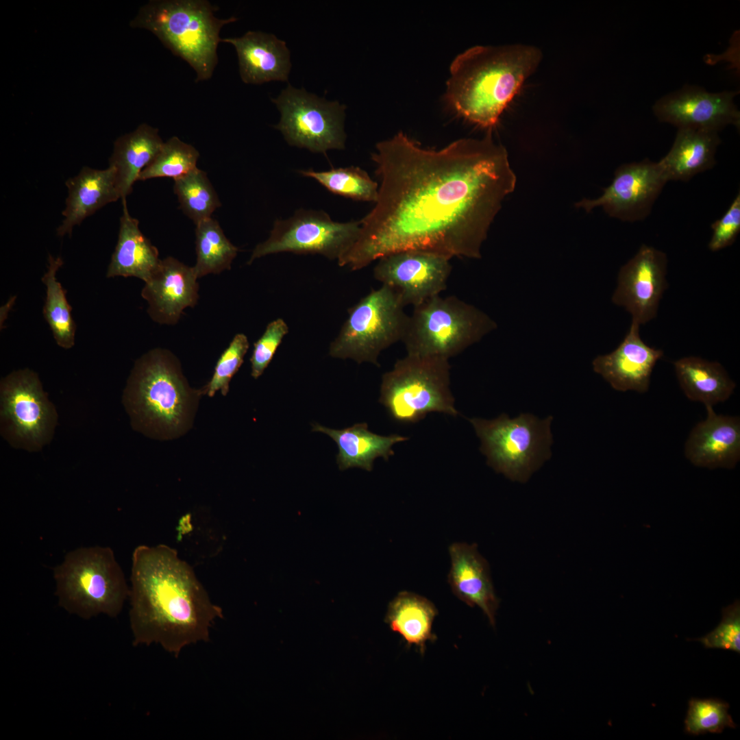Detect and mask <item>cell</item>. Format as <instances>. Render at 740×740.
Instances as JSON below:
<instances>
[{
	"label": "cell",
	"instance_id": "12",
	"mask_svg": "<svg viewBox=\"0 0 740 740\" xmlns=\"http://www.w3.org/2000/svg\"><path fill=\"white\" fill-rule=\"evenodd\" d=\"M360 225V220L338 222L323 210L300 208L288 219L275 220L269 238L255 247L247 263L282 252L338 260L356 242Z\"/></svg>",
	"mask_w": 740,
	"mask_h": 740
},
{
	"label": "cell",
	"instance_id": "30",
	"mask_svg": "<svg viewBox=\"0 0 740 740\" xmlns=\"http://www.w3.org/2000/svg\"><path fill=\"white\" fill-rule=\"evenodd\" d=\"M63 263L61 258L49 256L48 269L41 278L46 286L43 315L57 345L70 349L75 345L76 325L65 291L56 279V273Z\"/></svg>",
	"mask_w": 740,
	"mask_h": 740
},
{
	"label": "cell",
	"instance_id": "3",
	"mask_svg": "<svg viewBox=\"0 0 740 740\" xmlns=\"http://www.w3.org/2000/svg\"><path fill=\"white\" fill-rule=\"evenodd\" d=\"M541 57L522 44L469 48L451 64L445 99L467 120L491 129Z\"/></svg>",
	"mask_w": 740,
	"mask_h": 740
},
{
	"label": "cell",
	"instance_id": "34",
	"mask_svg": "<svg viewBox=\"0 0 740 740\" xmlns=\"http://www.w3.org/2000/svg\"><path fill=\"white\" fill-rule=\"evenodd\" d=\"M199 153L177 136L164 142L153 160L140 173L138 180L156 177H181L195 168Z\"/></svg>",
	"mask_w": 740,
	"mask_h": 740
},
{
	"label": "cell",
	"instance_id": "4",
	"mask_svg": "<svg viewBox=\"0 0 740 740\" xmlns=\"http://www.w3.org/2000/svg\"><path fill=\"white\" fill-rule=\"evenodd\" d=\"M195 393L176 358L157 348L136 361L123 402L134 429L151 437H164L185 427Z\"/></svg>",
	"mask_w": 740,
	"mask_h": 740
},
{
	"label": "cell",
	"instance_id": "19",
	"mask_svg": "<svg viewBox=\"0 0 740 740\" xmlns=\"http://www.w3.org/2000/svg\"><path fill=\"white\" fill-rule=\"evenodd\" d=\"M639 327L632 321L619 346L608 354L597 356L592 362L593 371L615 390L647 392L653 369L663 356L661 349L650 347L643 341Z\"/></svg>",
	"mask_w": 740,
	"mask_h": 740
},
{
	"label": "cell",
	"instance_id": "8",
	"mask_svg": "<svg viewBox=\"0 0 740 740\" xmlns=\"http://www.w3.org/2000/svg\"><path fill=\"white\" fill-rule=\"evenodd\" d=\"M448 360L407 354L382 375L379 402L394 420L415 423L432 412L458 415Z\"/></svg>",
	"mask_w": 740,
	"mask_h": 740
},
{
	"label": "cell",
	"instance_id": "7",
	"mask_svg": "<svg viewBox=\"0 0 740 740\" xmlns=\"http://www.w3.org/2000/svg\"><path fill=\"white\" fill-rule=\"evenodd\" d=\"M486 313L455 296L414 307L402 340L407 354L449 360L496 329Z\"/></svg>",
	"mask_w": 740,
	"mask_h": 740
},
{
	"label": "cell",
	"instance_id": "1",
	"mask_svg": "<svg viewBox=\"0 0 740 740\" xmlns=\"http://www.w3.org/2000/svg\"><path fill=\"white\" fill-rule=\"evenodd\" d=\"M375 149L378 199L338 265L358 271L406 250L481 258L490 225L515 187L504 147L487 134L428 149L399 132Z\"/></svg>",
	"mask_w": 740,
	"mask_h": 740
},
{
	"label": "cell",
	"instance_id": "24",
	"mask_svg": "<svg viewBox=\"0 0 740 740\" xmlns=\"http://www.w3.org/2000/svg\"><path fill=\"white\" fill-rule=\"evenodd\" d=\"M312 431L324 433L336 443L338 453L336 463L341 470L358 467L368 471L373 469L378 457L388 460L393 456L392 447L408 439L399 434L381 436L368 429L366 423H356L342 430L331 429L319 423L312 424Z\"/></svg>",
	"mask_w": 740,
	"mask_h": 740
},
{
	"label": "cell",
	"instance_id": "20",
	"mask_svg": "<svg viewBox=\"0 0 740 740\" xmlns=\"http://www.w3.org/2000/svg\"><path fill=\"white\" fill-rule=\"evenodd\" d=\"M707 417L691 430L684 453L698 467L732 469L740 458V421L737 417L717 415L706 406Z\"/></svg>",
	"mask_w": 740,
	"mask_h": 740
},
{
	"label": "cell",
	"instance_id": "32",
	"mask_svg": "<svg viewBox=\"0 0 740 740\" xmlns=\"http://www.w3.org/2000/svg\"><path fill=\"white\" fill-rule=\"evenodd\" d=\"M299 173L315 180L333 194L356 201L375 203L379 184L357 166L333 168L328 171L301 170Z\"/></svg>",
	"mask_w": 740,
	"mask_h": 740
},
{
	"label": "cell",
	"instance_id": "39",
	"mask_svg": "<svg viewBox=\"0 0 740 740\" xmlns=\"http://www.w3.org/2000/svg\"><path fill=\"white\" fill-rule=\"evenodd\" d=\"M713 234L708 243L712 251L724 249L735 241L740 232V193L736 195L726 212L711 225Z\"/></svg>",
	"mask_w": 740,
	"mask_h": 740
},
{
	"label": "cell",
	"instance_id": "29",
	"mask_svg": "<svg viewBox=\"0 0 740 740\" xmlns=\"http://www.w3.org/2000/svg\"><path fill=\"white\" fill-rule=\"evenodd\" d=\"M437 614L436 608L429 600L402 591L389 603L385 621L408 645L417 646L423 654L427 641L436 639L432 628Z\"/></svg>",
	"mask_w": 740,
	"mask_h": 740
},
{
	"label": "cell",
	"instance_id": "37",
	"mask_svg": "<svg viewBox=\"0 0 740 740\" xmlns=\"http://www.w3.org/2000/svg\"><path fill=\"white\" fill-rule=\"evenodd\" d=\"M719 624L703 637L695 639L706 648L729 650L740 652V603L735 602L722 608Z\"/></svg>",
	"mask_w": 740,
	"mask_h": 740
},
{
	"label": "cell",
	"instance_id": "31",
	"mask_svg": "<svg viewBox=\"0 0 740 740\" xmlns=\"http://www.w3.org/2000/svg\"><path fill=\"white\" fill-rule=\"evenodd\" d=\"M195 225L197 261L194 269L198 278L230 269L238 248L225 236L218 221L210 217Z\"/></svg>",
	"mask_w": 740,
	"mask_h": 740
},
{
	"label": "cell",
	"instance_id": "10",
	"mask_svg": "<svg viewBox=\"0 0 740 740\" xmlns=\"http://www.w3.org/2000/svg\"><path fill=\"white\" fill-rule=\"evenodd\" d=\"M397 294L382 285L348 309V317L330 343L329 355L379 366L383 350L402 341L409 316Z\"/></svg>",
	"mask_w": 740,
	"mask_h": 740
},
{
	"label": "cell",
	"instance_id": "2",
	"mask_svg": "<svg viewBox=\"0 0 740 740\" xmlns=\"http://www.w3.org/2000/svg\"><path fill=\"white\" fill-rule=\"evenodd\" d=\"M128 599L133 645L157 644L175 657L208 641L213 624L223 617L190 565L164 544L134 550Z\"/></svg>",
	"mask_w": 740,
	"mask_h": 740
},
{
	"label": "cell",
	"instance_id": "21",
	"mask_svg": "<svg viewBox=\"0 0 740 740\" xmlns=\"http://www.w3.org/2000/svg\"><path fill=\"white\" fill-rule=\"evenodd\" d=\"M449 553L451 568L448 582L454 594L469 606H478L494 626L499 600L487 561L475 543H454Z\"/></svg>",
	"mask_w": 740,
	"mask_h": 740
},
{
	"label": "cell",
	"instance_id": "28",
	"mask_svg": "<svg viewBox=\"0 0 740 740\" xmlns=\"http://www.w3.org/2000/svg\"><path fill=\"white\" fill-rule=\"evenodd\" d=\"M674 366L685 395L706 406L727 400L736 386L724 367L716 361L687 356L676 360Z\"/></svg>",
	"mask_w": 740,
	"mask_h": 740
},
{
	"label": "cell",
	"instance_id": "16",
	"mask_svg": "<svg viewBox=\"0 0 740 740\" xmlns=\"http://www.w3.org/2000/svg\"><path fill=\"white\" fill-rule=\"evenodd\" d=\"M667 258L662 251L642 245L618 273L612 302L623 307L632 321L645 324L656 317L661 299L667 288Z\"/></svg>",
	"mask_w": 740,
	"mask_h": 740
},
{
	"label": "cell",
	"instance_id": "18",
	"mask_svg": "<svg viewBox=\"0 0 740 740\" xmlns=\"http://www.w3.org/2000/svg\"><path fill=\"white\" fill-rule=\"evenodd\" d=\"M197 279L194 267L171 256L161 260L141 291L150 317L160 324L176 323L184 310L197 302Z\"/></svg>",
	"mask_w": 740,
	"mask_h": 740
},
{
	"label": "cell",
	"instance_id": "13",
	"mask_svg": "<svg viewBox=\"0 0 740 740\" xmlns=\"http://www.w3.org/2000/svg\"><path fill=\"white\" fill-rule=\"evenodd\" d=\"M272 101L281 114L274 127L290 145L322 153L345 148L344 105L290 84Z\"/></svg>",
	"mask_w": 740,
	"mask_h": 740
},
{
	"label": "cell",
	"instance_id": "38",
	"mask_svg": "<svg viewBox=\"0 0 740 740\" xmlns=\"http://www.w3.org/2000/svg\"><path fill=\"white\" fill-rule=\"evenodd\" d=\"M288 331L284 320L278 318L267 325L262 335L254 343L250 358L251 375L254 379L263 373Z\"/></svg>",
	"mask_w": 740,
	"mask_h": 740
},
{
	"label": "cell",
	"instance_id": "25",
	"mask_svg": "<svg viewBox=\"0 0 740 740\" xmlns=\"http://www.w3.org/2000/svg\"><path fill=\"white\" fill-rule=\"evenodd\" d=\"M122 204L117 243L106 277H136L146 282L160 262L158 250L141 232L138 219L129 213L126 199Z\"/></svg>",
	"mask_w": 740,
	"mask_h": 740
},
{
	"label": "cell",
	"instance_id": "26",
	"mask_svg": "<svg viewBox=\"0 0 740 740\" xmlns=\"http://www.w3.org/2000/svg\"><path fill=\"white\" fill-rule=\"evenodd\" d=\"M721 140L718 132L678 128L673 145L658 162L668 181H688L711 169Z\"/></svg>",
	"mask_w": 740,
	"mask_h": 740
},
{
	"label": "cell",
	"instance_id": "6",
	"mask_svg": "<svg viewBox=\"0 0 740 740\" xmlns=\"http://www.w3.org/2000/svg\"><path fill=\"white\" fill-rule=\"evenodd\" d=\"M53 571L59 606L83 619L116 617L129 597L123 571L109 547L75 549Z\"/></svg>",
	"mask_w": 740,
	"mask_h": 740
},
{
	"label": "cell",
	"instance_id": "22",
	"mask_svg": "<svg viewBox=\"0 0 740 740\" xmlns=\"http://www.w3.org/2000/svg\"><path fill=\"white\" fill-rule=\"evenodd\" d=\"M221 42L236 49L242 81L260 84L270 81H286L291 71L290 51L284 40L272 34L249 31L237 38Z\"/></svg>",
	"mask_w": 740,
	"mask_h": 740
},
{
	"label": "cell",
	"instance_id": "15",
	"mask_svg": "<svg viewBox=\"0 0 740 740\" xmlns=\"http://www.w3.org/2000/svg\"><path fill=\"white\" fill-rule=\"evenodd\" d=\"M668 182L659 162L645 160L621 165L611 184L597 199H583L577 208L589 212L602 207L611 217L634 222L647 217Z\"/></svg>",
	"mask_w": 740,
	"mask_h": 740
},
{
	"label": "cell",
	"instance_id": "11",
	"mask_svg": "<svg viewBox=\"0 0 740 740\" xmlns=\"http://www.w3.org/2000/svg\"><path fill=\"white\" fill-rule=\"evenodd\" d=\"M58 414L38 375L25 368L0 382V433L13 447L34 452L53 438Z\"/></svg>",
	"mask_w": 740,
	"mask_h": 740
},
{
	"label": "cell",
	"instance_id": "36",
	"mask_svg": "<svg viewBox=\"0 0 740 740\" xmlns=\"http://www.w3.org/2000/svg\"><path fill=\"white\" fill-rule=\"evenodd\" d=\"M249 347L246 335L239 333L234 336L219 357L212 378L204 388L206 395L212 397L218 391L223 395H227L230 380L243 364Z\"/></svg>",
	"mask_w": 740,
	"mask_h": 740
},
{
	"label": "cell",
	"instance_id": "33",
	"mask_svg": "<svg viewBox=\"0 0 740 740\" xmlns=\"http://www.w3.org/2000/svg\"><path fill=\"white\" fill-rule=\"evenodd\" d=\"M173 191L184 213L195 225L210 218L221 205L206 173L197 167L174 180Z\"/></svg>",
	"mask_w": 740,
	"mask_h": 740
},
{
	"label": "cell",
	"instance_id": "35",
	"mask_svg": "<svg viewBox=\"0 0 740 740\" xmlns=\"http://www.w3.org/2000/svg\"><path fill=\"white\" fill-rule=\"evenodd\" d=\"M728 709V703L717 698H691L684 719V732L699 735L721 733L727 727L735 728L737 725Z\"/></svg>",
	"mask_w": 740,
	"mask_h": 740
},
{
	"label": "cell",
	"instance_id": "27",
	"mask_svg": "<svg viewBox=\"0 0 740 740\" xmlns=\"http://www.w3.org/2000/svg\"><path fill=\"white\" fill-rule=\"evenodd\" d=\"M163 143L158 129L147 123L139 125L114 141L109 166L115 170L122 200L131 193L140 173L153 160Z\"/></svg>",
	"mask_w": 740,
	"mask_h": 740
},
{
	"label": "cell",
	"instance_id": "23",
	"mask_svg": "<svg viewBox=\"0 0 740 740\" xmlns=\"http://www.w3.org/2000/svg\"><path fill=\"white\" fill-rule=\"evenodd\" d=\"M64 219L57 228V235H71L73 227L106 204L121 199L116 182L115 170L83 167L77 175L68 179Z\"/></svg>",
	"mask_w": 740,
	"mask_h": 740
},
{
	"label": "cell",
	"instance_id": "14",
	"mask_svg": "<svg viewBox=\"0 0 740 740\" xmlns=\"http://www.w3.org/2000/svg\"><path fill=\"white\" fill-rule=\"evenodd\" d=\"M450 259L423 251H397L378 260L373 276L392 289L405 307H415L445 290Z\"/></svg>",
	"mask_w": 740,
	"mask_h": 740
},
{
	"label": "cell",
	"instance_id": "5",
	"mask_svg": "<svg viewBox=\"0 0 740 740\" xmlns=\"http://www.w3.org/2000/svg\"><path fill=\"white\" fill-rule=\"evenodd\" d=\"M216 10L206 0H153L139 9L130 25L153 34L194 69L198 82L209 79L218 63L221 28L238 19L217 18Z\"/></svg>",
	"mask_w": 740,
	"mask_h": 740
},
{
	"label": "cell",
	"instance_id": "17",
	"mask_svg": "<svg viewBox=\"0 0 740 740\" xmlns=\"http://www.w3.org/2000/svg\"><path fill=\"white\" fill-rule=\"evenodd\" d=\"M738 93H713L700 87L686 86L660 99L653 110L660 121L678 128L716 132L729 125L739 128L740 112L734 103Z\"/></svg>",
	"mask_w": 740,
	"mask_h": 740
},
{
	"label": "cell",
	"instance_id": "9",
	"mask_svg": "<svg viewBox=\"0 0 740 740\" xmlns=\"http://www.w3.org/2000/svg\"><path fill=\"white\" fill-rule=\"evenodd\" d=\"M552 417L529 413L510 419L506 414L487 420L469 419L481 441L480 451L495 471L524 482L551 456Z\"/></svg>",
	"mask_w": 740,
	"mask_h": 740
}]
</instances>
